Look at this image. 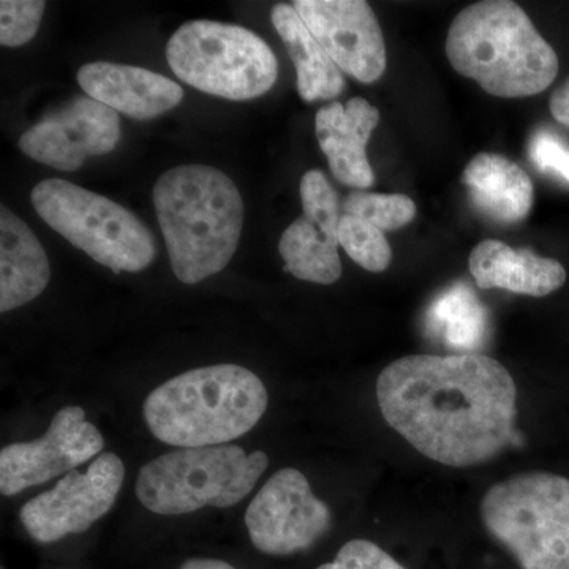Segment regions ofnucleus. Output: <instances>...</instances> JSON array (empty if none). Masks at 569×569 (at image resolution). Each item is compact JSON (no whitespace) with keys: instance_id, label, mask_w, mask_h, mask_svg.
<instances>
[{"instance_id":"nucleus-11","label":"nucleus","mask_w":569,"mask_h":569,"mask_svg":"<svg viewBox=\"0 0 569 569\" xmlns=\"http://www.w3.org/2000/svg\"><path fill=\"white\" fill-rule=\"evenodd\" d=\"M104 438L86 421L81 407H66L52 418L43 437L28 443H13L0 452V492L11 497L43 485L100 456Z\"/></svg>"},{"instance_id":"nucleus-8","label":"nucleus","mask_w":569,"mask_h":569,"mask_svg":"<svg viewBox=\"0 0 569 569\" xmlns=\"http://www.w3.org/2000/svg\"><path fill=\"white\" fill-rule=\"evenodd\" d=\"M31 200L56 233L114 274L142 271L156 258L151 230L110 198L63 179H47L37 183Z\"/></svg>"},{"instance_id":"nucleus-19","label":"nucleus","mask_w":569,"mask_h":569,"mask_svg":"<svg viewBox=\"0 0 569 569\" xmlns=\"http://www.w3.org/2000/svg\"><path fill=\"white\" fill-rule=\"evenodd\" d=\"M271 20L295 63L301 99L317 102L340 96L346 88L342 71L309 31L295 7L279 3L272 9Z\"/></svg>"},{"instance_id":"nucleus-25","label":"nucleus","mask_w":569,"mask_h":569,"mask_svg":"<svg viewBox=\"0 0 569 569\" xmlns=\"http://www.w3.org/2000/svg\"><path fill=\"white\" fill-rule=\"evenodd\" d=\"M43 0H2L0 2V43L17 48L37 36L43 18Z\"/></svg>"},{"instance_id":"nucleus-9","label":"nucleus","mask_w":569,"mask_h":569,"mask_svg":"<svg viewBox=\"0 0 569 569\" xmlns=\"http://www.w3.org/2000/svg\"><path fill=\"white\" fill-rule=\"evenodd\" d=\"M126 468L114 452H102L84 473L73 470L48 492L21 508L22 526L36 541L54 542L82 533L103 518L121 492Z\"/></svg>"},{"instance_id":"nucleus-13","label":"nucleus","mask_w":569,"mask_h":569,"mask_svg":"<svg viewBox=\"0 0 569 569\" xmlns=\"http://www.w3.org/2000/svg\"><path fill=\"white\" fill-rule=\"evenodd\" d=\"M121 140L118 111L78 97L22 133L18 146L36 162L73 173L86 159L111 152Z\"/></svg>"},{"instance_id":"nucleus-26","label":"nucleus","mask_w":569,"mask_h":569,"mask_svg":"<svg viewBox=\"0 0 569 569\" xmlns=\"http://www.w3.org/2000/svg\"><path fill=\"white\" fill-rule=\"evenodd\" d=\"M529 157L541 173L569 186V144L559 134L538 129L529 140Z\"/></svg>"},{"instance_id":"nucleus-17","label":"nucleus","mask_w":569,"mask_h":569,"mask_svg":"<svg viewBox=\"0 0 569 569\" xmlns=\"http://www.w3.org/2000/svg\"><path fill=\"white\" fill-rule=\"evenodd\" d=\"M50 261L31 228L2 206L0 211V312H10L43 293Z\"/></svg>"},{"instance_id":"nucleus-29","label":"nucleus","mask_w":569,"mask_h":569,"mask_svg":"<svg viewBox=\"0 0 569 569\" xmlns=\"http://www.w3.org/2000/svg\"><path fill=\"white\" fill-rule=\"evenodd\" d=\"M181 569H236L230 563L213 559H190L183 561Z\"/></svg>"},{"instance_id":"nucleus-20","label":"nucleus","mask_w":569,"mask_h":569,"mask_svg":"<svg viewBox=\"0 0 569 569\" xmlns=\"http://www.w3.org/2000/svg\"><path fill=\"white\" fill-rule=\"evenodd\" d=\"M425 325L430 337L459 355L477 353L488 343V307L468 283H452L427 307Z\"/></svg>"},{"instance_id":"nucleus-12","label":"nucleus","mask_w":569,"mask_h":569,"mask_svg":"<svg viewBox=\"0 0 569 569\" xmlns=\"http://www.w3.org/2000/svg\"><path fill=\"white\" fill-rule=\"evenodd\" d=\"M299 17L340 70L370 84L387 70V44L365 0H296Z\"/></svg>"},{"instance_id":"nucleus-22","label":"nucleus","mask_w":569,"mask_h":569,"mask_svg":"<svg viewBox=\"0 0 569 569\" xmlns=\"http://www.w3.org/2000/svg\"><path fill=\"white\" fill-rule=\"evenodd\" d=\"M337 236L348 257L366 271L383 272L391 264L392 252L388 239L372 223L342 213Z\"/></svg>"},{"instance_id":"nucleus-16","label":"nucleus","mask_w":569,"mask_h":569,"mask_svg":"<svg viewBox=\"0 0 569 569\" xmlns=\"http://www.w3.org/2000/svg\"><path fill=\"white\" fill-rule=\"evenodd\" d=\"M468 266L482 290L500 288L542 298L560 290L567 282V271L559 261L539 257L530 249H512L496 239L479 242L471 250Z\"/></svg>"},{"instance_id":"nucleus-28","label":"nucleus","mask_w":569,"mask_h":569,"mask_svg":"<svg viewBox=\"0 0 569 569\" xmlns=\"http://www.w3.org/2000/svg\"><path fill=\"white\" fill-rule=\"evenodd\" d=\"M549 107L553 119L569 129V78L550 96Z\"/></svg>"},{"instance_id":"nucleus-10","label":"nucleus","mask_w":569,"mask_h":569,"mask_svg":"<svg viewBox=\"0 0 569 569\" xmlns=\"http://www.w3.org/2000/svg\"><path fill=\"white\" fill-rule=\"evenodd\" d=\"M246 526L254 548L291 556L316 545L331 526V511L295 468H282L250 501Z\"/></svg>"},{"instance_id":"nucleus-24","label":"nucleus","mask_w":569,"mask_h":569,"mask_svg":"<svg viewBox=\"0 0 569 569\" xmlns=\"http://www.w3.org/2000/svg\"><path fill=\"white\" fill-rule=\"evenodd\" d=\"M299 192L307 219L323 228L326 233L337 236L342 209L339 206V197L326 176L318 170L307 171L302 176Z\"/></svg>"},{"instance_id":"nucleus-18","label":"nucleus","mask_w":569,"mask_h":569,"mask_svg":"<svg viewBox=\"0 0 569 569\" xmlns=\"http://www.w3.org/2000/svg\"><path fill=\"white\" fill-rule=\"evenodd\" d=\"M471 203L493 222H522L533 206V183L518 163L498 153H478L463 171Z\"/></svg>"},{"instance_id":"nucleus-27","label":"nucleus","mask_w":569,"mask_h":569,"mask_svg":"<svg viewBox=\"0 0 569 569\" xmlns=\"http://www.w3.org/2000/svg\"><path fill=\"white\" fill-rule=\"evenodd\" d=\"M317 569H406L388 552L367 539H353L342 546L336 560Z\"/></svg>"},{"instance_id":"nucleus-23","label":"nucleus","mask_w":569,"mask_h":569,"mask_svg":"<svg viewBox=\"0 0 569 569\" xmlns=\"http://www.w3.org/2000/svg\"><path fill=\"white\" fill-rule=\"evenodd\" d=\"M342 213L366 220L378 230L392 231L415 219L417 204L407 194L353 192L343 201Z\"/></svg>"},{"instance_id":"nucleus-2","label":"nucleus","mask_w":569,"mask_h":569,"mask_svg":"<svg viewBox=\"0 0 569 569\" xmlns=\"http://www.w3.org/2000/svg\"><path fill=\"white\" fill-rule=\"evenodd\" d=\"M153 204L174 276L194 284L223 271L238 249L244 201L223 171L183 164L160 176Z\"/></svg>"},{"instance_id":"nucleus-4","label":"nucleus","mask_w":569,"mask_h":569,"mask_svg":"<svg viewBox=\"0 0 569 569\" xmlns=\"http://www.w3.org/2000/svg\"><path fill=\"white\" fill-rule=\"evenodd\" d=\"M268 400L263 381L249 369L216 365L160 385L142 411L152 436L170 447H219L250 432L263 418Z\"/></svg>"},{"instance_id":"nucleus-1","label":"nucleus","mask_w":569,"mask_h":569,"mask_svg":"<svg viewBox=\"0 0 569 569\" xmlns=\"http://www.w3.org/2000/svg\"><path fill=\"white\" fill-rule=\"evenodd\" d=\"M377 400L397 433L443 466H479L520 443L518 388L490 356L397 359L378 377Z\"/></svg>"},{"instance_id":"nucleus-15","label":"nucleus","mask_w":569,"mask_h":569,"mask_svg":"<svg viewBox=\"0 0 569 569\" xmlns=\"http://www.w3.org/2000/svg\"><path fill=\"white\" fill-rule=\"evenodd\" d=\"M378 122L380 112L361 97H353L347 104H326L317 112V138L337 181L356 189L373 186L376 176L366 148Z\"/></svg>"},{"instance_id":"nucleus-6","label":"nucleus","mask_w":569,"mask_h":569,"mask_svg":"<svg viewBox=\"0 0 569 569\" xmlns=\"http://www.w3.org/2000/svg\"><path fill=\"white\" fill-rule=\"evenodd\" d=\"M486 529L522 569H569V479L531 471L482 497Z\"/></svg>"},{"instance_id":"nucleus-21","label":"nucleus","mask_w":569,"mask_h":569,"mask_svg":"<svg viewBox=\"0 0 569 569\" xmlns=\"http://www.w3.org/2000/svg\"><path fill=\"white\" fill-rule=\"evenodd\" d=\"M339 238L307 219H296L280 238L284 271L306 282L331 284L342 276Z\"/></svg>"},{"instance_id":"nucleus-7","label":"nucleus","mask_w":569,"mask_h":569,"mask_svg":"<svg viewBox=\"0 0 569 569\" xmlns=\"http://www.w3.org/2000/svg\"><path fill=\"white\" fill-rule=\"evenodd\" d=\"M167 59L186 84L236 102L264 96L279 77L269 44L250 29L227 22H186L168 41Z\"/></svg>"},{"instance_id":"nucleus-14","label":"nucleus","mask_w":569,"mask_h":569,"mask_svg":"<svg viewBox=\"0 0 569 569\" xmlns=\"http://www.w3.org/2000/svg\"><path fill=\"white\" fill-rule=\"evenodd\" d=\"M82 91L138 121L159 118L182 102L178 82L156 71L112 62H91L78 71Z\"/></svg>"},{"instance_id":"nucleus-3","label":"nucleus","mask_w":569,"mask_h":569,"mask_svg":"<svg viewBox=\"0 0 569 569\" xmlns=\"http://www.w3.org/2000/svg\"><path fill=\"white\" fill-rule=\"evenodd\" d=\"M447 56L458 73L501 99L545 92L559 73L557 52L509 0H486L460 11L449 28Z\"/></svg>"},{"instance_id":"nucleus-5","label":"nucleus","mask_w":569,"mask_h":569,"mask_svg":"<svg viewBox=\"0 0 569 569\" xmlns=\"http://www.w3.org/2000/svg\"><path fill=\"white\" fill-rule=\"evenodd\" d=\"M268 466L263 451L247 455L233 445L181 448L141 467L137 497L160 516L233 507L252 492Z\"/></svg>"}]
</instances>
